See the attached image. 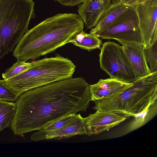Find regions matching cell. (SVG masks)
Returning <instances> with one entry per match:
<instances>
[{
	"label": "cell",
	"mask_w": 157,
	"mask_h": 157,
	"mask_svg": "<svg viewBox=\"0 0 157 157\" xmlns=\"http://www.w3.org/2000/svg\"><path fill=\"white\" fill-rule=\"evenodd\" d=\"M132 83L111 78L100 79L96 83L90 85L91 101L101 100L119 94Z\"/></svg>",
	"instance_id": "cell-12"
},
{
	"label": "cell",
	"mask_w": 157,
	"mask_h": 157,
	"mask_svg": "<svg viewBox=\"0 0 157 157\" xmlns=\"http://www.w3.org/2000/svg\"><path fill=\"white\" fill-rule=\"evenodd\" d=\"M147 0H121L120 2L125 5L134 8Z\"/></svg>",
	"instance_id": "cell-23"
},
{
	"label": "cell",
	"mask_w": 157,
	"mask_h": 157,
	"mask_svg": "<svg viewBox=\"0 0 157 157\" xmlns=\"http://www.w3.org/2000/svg\"><path fill=\"white\" fill-rule=\"evenodd\" d=\"M33 63V62H26L17 59L15 63L2 73V77L4 80L8 79L26 71L32 67Z\"/></svg>",
	"instance_id": "cell-17"
},
{
	"label": "cell",
	"mask_w": 157,
	"mask_h": 157,
	"mask_svg": "<svg viewBox=\"0 0 157 157\" xmlns=\"http://www.w3.org/2000/svg\"><path fill=\"white\" fill-rule=\"evenodd\" d=\"M121 45L132 67L139 78L145 77L151 73L145 59L143 45L133 43H126Z\"/></svg>",
	"instance_id": "cell-13"
},
{
	"label": "cell",
	"mask_w": 157,
	"mask_h": 157,
	"mask_svg": "<svg viewBox=\"0 0 157 157\" xmlns=\"http://www.w3.org/2000/svg\"><path fill=\"white\" fill-rule=\"evenodd\" d=\"M33 62L32 67L26 71L4 80L18 96L34 88L72 77L76 68L72 61L58 54Z\"/></svg>",
	"instance_id": "cell-3"
},
{
	"label": "cell",
	"mask_w": 157,
	"mask_h": 157,
	"mask_svg": "<svg viewBox=\"0 0 157 157\" xmlns=\"http://www.w3.org/2000/svg\"><path fill=\"white\" fill-rule=\"evenodd\" d=\"M101 68L110 78L132 83L139 78L135 72L123 47L114 42H105L99 55Z\"/></svg>",
	"instance_id": "cell-6"
},
{
	"label": "cell",
	"mask_w": 157,
	"mask_h": 157,
	"mask_svg": "<svg viewBox=\"0 0 157 157\" xmlns=\"http://www.w3.org/2000/svg\"><path fill=\"white\" fill-rule=\"evenodd\" d=\"M157 98V71L140 78L121 93L94 101L93 109L122 112L132 117L153 105Z\"/></svg>",
	"instance_id": "cell-4"
},
{
	"label": "cell",
	"mask_w": 157,
	"mask_h": 157,
	"mask_svg": "<svg viewBox=\"0 0 157 157\" xmlns=\"http://www.w3.org/2000/svg\"><path fill=\"white\" fill-rule=\"evenodd\" d=\"M84 22L75 13L57 14L27 31L13 51L17 59L26 61L54 52L83 31Z\"/></svg>",
	"instance_id": "cell-2"
},
{
	"label": "cell",
	"mask_w": 157,
	"mask_h": 157,
	"mask_svg": "<svg viewBox=\"0 0 157 157\" xmlns=\"http://www.w3.org/2000/svg\"><path fill=\"white\" fill-rule=\"evenodd\" d=\"M121 0H111L112 4H115L120 2Z\"/></svg>",
	"instance_id": "cell-24"
},
{
	"label": "cell",
	"mask_w": 157,
	"mask_h": 157,
	"mask_svg": "<svg viewBox=\"0 0 157 157\" xmlns=\"http://www.w3.org/2000/svg\"><path fill=\"white\" fill-rule=\"evenodd\" d=\"M151 106L150 105H148L142 112L133 116L132 117H134V120L129 125L128 132L135 130L145 124Z\"/></svg>",
	"instance_id": "cell-19"
},
{
	"label": "cell",
	"mask_w": 157,
	"mask_h": 157,
	"mask_svg": "<svg viewBox=\"0 0 157 157\" xmlns=\"http://www.w3.org/2000/svg\"><path fill=\"white\" fill-rule=\"evenodd\" d=\"M111 4V0H86L78 5V12L87 29H91Z\"/></svg>",
	"instance_id": "cell-11"
},
{
	"label": "cell",
	"mask_w": 157,
	"mask_h": 157,
	"mask_svg": "<svg viewBox=\"0 0 157 157\" xmlns=\"http://www.w3.org/2000/svg\"><path fill=\"white\" fill-rule=\"evenodd\" d=\"M145 59L151 73L157 71V41L151 46L144 48Z\"/></svg>",
	"instance_id": "cell-18"
},
{
	"label": "cell",
	"mask_w": 157,
	"mask_h": 157,
	"mask_svg": "<svg viewBox=\"0 0 157 157\" xmlns=\"http://www.w3.org/2000/svg\"><path fill=\"white\" fill-rule=\"evenodd\" d=\"M32 0H0V58L13 50L34 15Z\"/></svg>",
	"instance_id": "cell-5"
},
{
	"label": "cell",
	"mask_w": 157,
	"mask_h": 157,
	"mask_svg": "<svg viewBox=\"0 0 157 157\" xmlns=\"http://www.w3.org/2000/svg\"><path fill=\"white\" fill-rule=\"evenodd\" d=\"M95 35L102 39L115 40L121 44L133 43L144 45L137 15L132 7L116 21Z\"/></svg>",
	"instance_id": "cell-7"
},
{
	"label": "cell",
	"mask_w": 157,
	"mask_h": 157,
	"mask_svg": "<svg viewBox=\"0 0 157 157\" xmlns=\"http://www.w3.org/2000/svg\"><path fill=\"white\" fill-rule=\"evenodd\" d=\"M90 85L82 77H72L28 90L16 101L11 124L14 134L22 135L89 108Z\"/></svg>",
	"instance_id": "cell-1"
},
{
	"label": "cell",
	"mask_w": 157,
	"mask_h": 157,
	"mask_svg": "<svg viewBox=\"0 0 157 157\" xmlns=\"http://www.w3.org/2000/svg\"><path fill=\"white\" fill-rule=\"evenodd\" d=\"M75 114L69 115L50 124L36 132L37 133H43L58 129L67 124L73 117Z\"/></svg>",
	"instance_id": "cell-21"
},
{
	"label": "cell",
	"mask_w": 157,
	"mask_h": 157,
	"mask_svg": "<svg viewBox=\"0 0 157 157\" xmlns=\"http://www.w3.org/2000/svg\"><path fill=\"white\" fill-rule=\"evenodd\" d=\"M16 110V103L0 100V132L11 125Z\"/></svg>",
	"instance_id": "cell-16"
},
{
	"label": "cell",
	"mask_w": 157,
	"mask_h": 157,
	"mask_svg": "<svg viewBox=\"0 0 157 157\" xmlns=\"http://www.w3.org/2000/svg\"><path fill=\"white\" fill-rule=\"evenodd\" d=\"M66 6H73L78 5L86 0H55Z\"/></svg>",
	"instance_id": "cell-22"
},
{
	"label": "cell",
	"mask_w": 157,
	"mask_h": 157,
	"mask_svg": "<svg viewBox=\"0 0 157 157\" xmlns=\"http://www.w3.org/2000/svg\"><path fill=\"white\" fill-rule=\"evenodd\" d=\"M131 7L121 2L112 4L100 17L96 26L90 33L95 35L102 31L124 15Z\"/></svg>",
	"instance_id": "cell-14"
},
{
	"label": "cell",
	"mask_w": 157,
	"mask_h": 157,
	"mask_svg": "<svg viewBox=\"0 0 157 157\" xmlns=\"http://www.w3.org/2000/svg\"><path fill=\"white\" fill-rule=\"evenodd\" d=\"M19 96L6 84L4 79H0V100L7 101H16Z\"/></svg>",
	"instance_id": "cell-20"
},
{
	"label": "cell",
	"mask_w": 157,
	"mask_h": 157,
	"mask_svg": "<svg viewBox=\"0 0 157 157\" xmlns=\"http://www.w3.org/2000/svg\"><path fill=\"white\" fill-rule=\"evenodd\" d=\"M134 8L138 17L143 48L151 47L157 41V0H147Z\"/></svg>",
	"instance_id": "cell-8"
},
{
	"label": "cell",
	"mask_w": 157,
	"mask_h": 157,
	"mask_svg": "<svg viewBox=\"0 0 157 157\" xmlns=\"http://www.w3.org/2000/svg\"><path fill=\"white\" fill-rule=\"evenodd\" d=\"M87 135L84 118L80 114H75L65 125L57 130L43 133L32 134L31 139L34 141L51 139L60 140L77 135Z\"/></svg>",
	"instance_id": "cell-10"
},
{
	"label": "cell",
	"mask_w": 157,
	"mask_h": 157,
	"mask_svg": "<svg viewBox=\"0 0 157 157\" xmlns=\"http://www.w3.org/2000/svg\"><path fill=\"white\" fill-rule=\"evenodd\" d=\"M96 110L95 113L84 118L87 135L88 136L108 131L131 117L121 112Z\"/></svg>",
	"instance_id": "cell-9"
},
{
	"label": "cell",
	"mask_w": 157,
	"mask_h": 157,
	"mask_svg": "<svg viewBox=\"0 0 157 157\" xmlns=\"http://www.w3.org/2000/svg\"><path fill=\"white\" fill-rule=\"evenodd\" d=\"M69 43L89 51L100 48L102 44L101 40L95 34L90 33H87L83 31L75 35Z\"/></svg>",
	"instance_id": "cell-15"
}]
</instances>
